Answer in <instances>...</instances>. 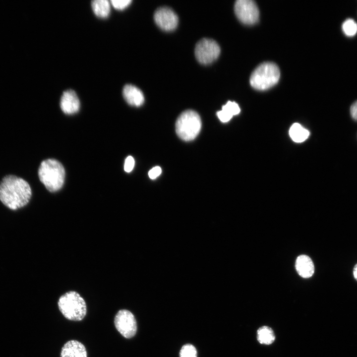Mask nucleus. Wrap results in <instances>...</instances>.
I'll use <instances>...</instances> for the list:
<instances>
[{
	"instance_id": "obj_17",
	"label": "nucleus",
	"mask_w": 357,
	"mask_h": 357,
	"mask_svg": "<svg viewBox=\"0 0 357 357\" xmlns=\"http://www.w3.org/2000/svg\"><path fill=\"white\" fill-rule=\"evenodd\" d=\"M94 13L101 18L107 17L110 12V4L107 0H94L91 2Z\"/></svg>"
},
{
	"instance_id": "obj_5",
	"label": "nucleus",
	"mask_w": 357,
	"mask_h": 357,
	"mask_svg": "<svg viewBox=\"0 0 357 357\" xmlns=\"http://www.w3.org/2000/svg\"><path fill=\"white\" fill-rule=\"evenodd\" d=\"M201 128L200 118L196 112L192 110H186L182 112L176 123V131L178 136L185 141L195 139Z\"/></svg>"
},
{
	"instance_id": "obj_1",
	"label": "nucleus",
	"mask_w": 357,
	"mask_h": 357,
	"mask_svg": "<svg viewBox=\"0 0 357 357\" xmlns=\"http://www.w3.org/2000/svg\"><path fill=\"white\" fill-rule=\"evenodd\" d=\"M31 196L29 184L21 178L7 175L0 181V201L11 210H17L26 206Z\"/></svg>"
},
{
	"instance_id": "obj_18",
	"label": "nucleus",
	"mask_w": 357,
	"mask_h": 357,
	"mask_svg": "<svg viewBox=\"0 0 357 357\" xmlns=\"http://www.w3.org/2000/svg\"><path fill=\"white\" fill-rule=\"evenodd\" d=\"M342 29L347 36H354L357 32V24L353 19H348L343 23Z\"/></svg>"
},
{
	"instance_id": "obj_11",
	"label": "nucleus",
	"mask_w": 357,
	"mask_h": 357,
	"mask_svg": "<svg viewBox=\"0 0 357 357\" xmlns=\"http://www.w3.org/2000/svg\"><path fill=\"white\" fill-rule=\"evenodd\" d=\"M60 357H87L84 345L79 341L72 340L66 342L61 348Z\"/></svg>"
},
{
	"instance_id": "obj_3",
	"label": "nucleus",
	"mask_w": 357,
	"mask_h": 357,
	"mask_svg": "<svg viewBox=\"0 0 357 357\" xmlns=\"http://www.w3.org/2000/svg\"><path fill=\"white\" fill-rule=\"evenodd\" d=\"M58 305L62 314L69 320L80 321L86 315V302L75 291H69L62 295L59 299Z\"/></svg>"
},
{
	"instance_id": "obj_8",
	"label": "nucleus",
	"mask_w": 357,
	"mask_h": 357,
	"mask_svg": "<svg viewBox=\"0 0 357 357\" xmlns=\"http://www.w3.org/2000/svg\"><path fill=\"white\" fill-rule=\"evenodd\" d=\"M235 11L238 19L243 24L252 25L258 20V8L253 0H238L235 4Z\"/></svg>"
},
{
	"instance_id": "obj_7",
	"label": "nucleus",
	"mask_w": 357,
	"mask_h": 357,
	"mask_svg": "<svg viewBox=\"0 0 357 357\" xmlns=\"http://www.w3.org/2000/svg\"><path fill=\"white\" fill-rule=\"evenodd\" d=\"M114 324L118 332L125 338H131L136 333V319L133 314L128 310H119L115 317Z\"/></svg>"
},
{
	"instance_id": "obj_13",
	"label": "nucleus",
	"mask_w": 357,
	"mask_h": 357,
	"mask_svg": "<svg viewBox=\"0 0 357 357\" xmlns=\"http://www.w3.org/2000/svg\"><path fill=\"white\" fill-rule=\"evenodd\" d=\"M295 267L298 274L303 278H309L314 273L313 262L311 259L306 255H301L297 257Z\"/></svg>"
},
{
	"instance_id": "obj_2",
	"label": "nucleus",
	"mask_w": 357,
	"mask_h": 357,
	"mask_svg": "<svg viewBox=\"0 0 357 357\" xmlns=\"http://www.w3.org/2000/svg\"><path fill=\"white\" fill-rule=\"evenodd\" d=\"M38 174L40 180L50 192L60 190L63 185L65 170L62 164L55 159L42 161Z\"/></svg>"
},
{
	"instance_id": "obj_16",
	"label": "nucleus",
	"mask_w": 357,
	"mask_h": 357,
	"mask_svg": "<svg viewBox=\"0 0 357 357\" xmlns=\"http://www.w3.org/2000/svg\"><path fill=\"white\" fill-rule=\"evenodd\" d=\"M289 134L293 141L299 143L305 141L308 138L309 132L300 124L295 123L291 127Z\"/></svg>"
},
{
	"instance_id": "obj_23",
	"label": "nucleus",
	"mask_w": 357,
	"mask_h": 357,
	"mask_svg": "<svg viewBox=\"0 0 357 357\" xmlns=\"http://www.w3.org/2000/svg\"><path fill=\"white\" fill-rule=\"evenodd\" d=\"M350 113L352 118L357 120V101L355 102L351 106Z\"/></svg>"
},
{
	"instance_id": "obj_21",
	"label": "nucleus",
	"mask_w": 357,
	"mask_h": 357,
	"mask_svg": "<svg viewBox=\"0 0 357 357\" xmlns=\"http://www.w3.org/2000/svg\"><path fill=\"white\" fill-rule=\"evenodd\" d=\"M135 162L133 158L131 156H128L125 160L124 165V170L127 173L130 172L133 169Z\"/></svg>"
},
{
	"instance_id": "obj_15",
	"label": "nucleus",
	"mask_w": 357,
	"mask_h": 357,
	"mask_svg": "<svg viewBox=\"0 0 357 357\" xmlns=\"http://www.w3.org/2000/svg\"><path fill=\"white\" fill-rule=\"evenodd\" d=\"M257 339L260 344L269 345L274 342L275 336L272 328L263 326L257 330Z\"/></svg>"
},
{
	"instance_id": "obj_9",
	"label": "nucleus",
	"mask_w": 357,
	"mask_h": 357,
	"mask_svg": "<svg viewBox=\"0 0 357 357\" xmlns=\"http://www.w3.org/2000/svg\"><path fill=\"white\" fill-rule=\"evenodd\" d=\"M156 24L162 30L166 31L174 30L178 24V17L171 8L162 7L158 8L154 15Z\"/></svg>"
},
{
	"instance_id": "obj_14",
	"label": "nucleus",
	"mask_w": 357,
	"mask_h": 357,
	"mask_svg": "<svg viewBox=\"0 0 357 357\" xmlns=\"http://www.w3.org/2000/svg\"><path fill=\"white\" fill-rule=\"evenodd\" d=\"M240 112L238 105L235 102L228 101L222 107V110L218 112L217 115L220 120L226 122L229 121L232 117Z\"/></svg>"
},
{
	"instance_id": "obj_24",
	"label": "nucleus",
	"mask_w": 357,
	"mask_h": 357,
	"mask_svg": "<svg viewBox=\"0 0 357 357\" xmlns=\"http://www.w3.org/2000/svg\"><path fill=\"white\" fill-rule=\"evenodd\" d=\"M353 273L354 278L357 281V263L354 267Z\"/></svg>"
},
{
	"instance_id": "obj_12",
	"label": "nucleus",
	"mask_w": 357,
	"mask_h": 357,
	"mask_svg": "<svg viewBox=\"0 0 357 357\" xmlns=\"http://www.w3.org/2000/svg\"><path fill=\"white\" fill-rule=\"evenodd\" d=\"M122 94L125 100L130 105L139 107L144 103V98L142 92L139 88L133 85H125Z\"/></svg>"
},
{
	"instance_id": "obj_22",
	"label": "nucleus",
	"mask_w": 357,
	"mask_h": 357,
	"mask_svg": "<svg viewBox=\"0 0 357 357\" xmlns=\"http://www.w3.org/2000/svg\"><path fill=\"white\" fill-rule=\"evenodd\" d=\"M162 173V169L159 166H156L150 170L148 173V176L151 179H155Z\"/></svg>"
},
{
	"instance_id": "obj_4",
	"label": "nucleus",
	"mask_w": 357,
	"mask_h": 357,
	"mask_svg": "<svg viewBox=\"0 0 357 357\" xmlns=\"http://www.w3.org/2000/svg\"><path fill=\"white\" fill-rule=\"evenodd\" d=\"M280 76L278 66L273 62H265L258 65L253 71L250 83L256 90H265L277 84Z\"/></svg>"
},
{
	"instance_id": "obj_6",
	"label": "nucleus",
	"mask_w": 357,
	"mask_h": 357,
	"mask_svg": "<svg viewBox=\"0 0 357 357\" xmlns=\"http://www.w3.org/2000/svg\"><path fill=\"white\" fill-rule=\"evenodd\" d=\"M220 48L218 43L210 39L200 40L195 48V57L200 63L208 64L214 61L219 57Z\"/></svg>"
},
{
	"instance_id": "obj_19",
	"label": "nucleus",
	"mask_w": 357,
	"mask_h": 357,
	"mask_svg": "<svg viewBox=\"0 0 357 357\" xmlns=\"http://www.w3.org/2000/svg\"><path fill=\"white\" fill-rule=\"evenodd\" d=\"M179 356L180 357H197V351L193 345L186 344L181 348Z\"/></svg>"
},
{
	"instance_id": "obj_20",
	"label": "nucleus",
	"mask_w": 357,
	"mask_h": 357,
	"mask_svg": "<svg viewBox=\"0 0 357 357\" xmlns=\"http://www.w3.org/2000/svg\"><path fill=\"white\" fill-rule=\"evenodd\" d=\"M113 6L116 9H123L131 2L130 0H112L111 1Z\"/></svg>"
},
{
	"instance_id": "obj_10",
	"label": "nucleus",
	"mask_w": 357,
	"mask_h": 357,
	"mask_svg": "<svg viewBox=\"0 0 357 357\" xmlns=\"http://www.w3.org/2000/svg\"><path fill=\"white\" fill-rule=\"evenodd\" d=\"M60 106L65 114L77 113L79 110L80 102L76 93L71 89L64 91L60 99Z\"/></svg>"
}]
</instances>
